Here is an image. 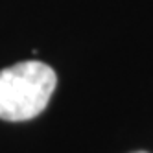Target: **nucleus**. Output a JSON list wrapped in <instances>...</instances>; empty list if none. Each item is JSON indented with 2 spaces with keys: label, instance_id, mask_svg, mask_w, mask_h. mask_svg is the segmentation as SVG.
Wrapping results in <instances>:
<instances>
[{
  "label": "nucleus",
  "instance_id": "f257e3e1",
  "mask_svg": "<svg viewBox=\"0 0 153 153\" xmlns=\"http://www.w3.org/2000/svg\"><path fill=\"white\" fill-rule=\"evenodd\" d=\"M57 76L41 61H20L0 70V118L24 122L46 109Z\"/></svg>",
  "mask_w": 153,
  "mask_h": 153
},
{
  "label": "nucleus",
  "instance_id": "f03ea898",
  "mask_svg": "<svg viewBox=\"0 0 153 153\" xmlns=\"http://www.w3.org/2000/svg\"><path fill=\"white\" fill-rule=\"evenodd\" d=\"M135 153H146V151H135Z\"/></svg>",
  "mask_w": 153,
  "mask_h": 153
}]
</instances>
